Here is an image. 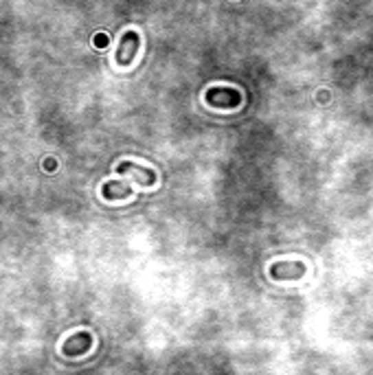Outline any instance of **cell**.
Listing matches in <instances>:
<instances>
[{
  "label": "cell",
  "instance_id": "obj_6",
  "mask_svg": "<svg viewBox=\"0 0 373 375\" xmlns=\"http://www.w3.org/2000/svg\"><path fill=\"white\" fill-rule=\"evenodd\" d=\"M132 186L128 182H106L104 184V197L110 202L115 200H126V197L132 195Z\"/></svg>",
  "mask_w": 373,
  "mask_h": 375
},
{
  "label": "cell",
  "instance_id": "obj_5",
  "mask_svg": "<svg viewBox=\"0 0 373 375\" xmlns=\"http://www.w3.org/2000/svg\"><path fill=\"white\" fill-rule=\"evenodd\" d=\"M117 173H130L134 176V180H137L141 186H154L156 184V173L150 169V167H143V165H137V162H121L117 167Z\"/></svg>",
  "mask_w": 373,
  "mask_h": 375
},
{
  "label": "cell",
  "instance_id": "obj_1",
  "mask_svg": "<svg viewBox=\"0 0 373 375\" xmlns=\"http://www.w3.org/2000/svg\"><path fill=\"white\" fill-rule=\"evenodd\" d=\"M205 99L211 108H220V110H233L242 104V95L235 88H209L205 93Z\"/></svg>",
  "mask_w": 373,
  "mask_h": 375
},
{
  "label": "cell",
  "instance_id": "obj_3",
  "mask_svg": "<svg viewBox=\"0 0 373 375\" xmlns=\"http://www.w3.org/2000/svg\"><path fill=\"white\" fill-rule=\"evenodd\" d=\"M308 266L303 261H275L270 266V279L275 281H297L303 279Z\"/></svg>",
  "mask_w": 373,
  "mask_h": 375
},
{
  "label": "cell",
  "instance_id": "obj_4",
  "mask_svg": "<svg viewBox=\"0 0 373 375\" xmlns=\"http://www.w3.org/2000/svg\"><path fill=\"white\" fill-rule=\"evenodd\" d=\"M93 347V336L88 332H77L73 336H69V340L62 345V354L66 358H77V356H84Z\"/></svg>",
  "mask_w": 373,
  "mask_h": 375
},
{
  "label": "cell",
  "instance_id": "obj_2",
  "mask_svg": "<svg viewBox=\"0 0 373 375\" xmlns=\"http://www.w3.org/2000/svg\"><path fill=\"white\" fill-rule=\"evenodd\" d=\"M139 49H141V36L137 31H126L121 42H119V49L115 53V62L119 66H123V69H126V66H132Z\"/></svg>",
  "mask_w": 373,
  "mask_h": 375
}]
</instances>
